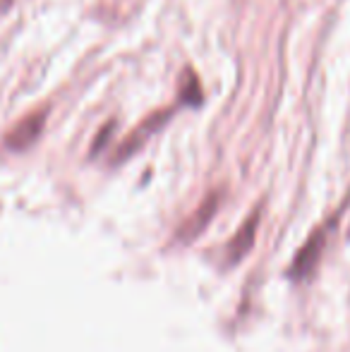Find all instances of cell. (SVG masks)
<instances>
[{"label":"cell","instance_id":"obj_3","mask_svg":"<svg viewBox=\"0 0 350 352\" xmlns=\"http://www.w3.org/2000/svg\"><path fill=\"white\" fill-rule=\"evenodd\" d=\"M46 116L48 111H39V113H32L27 116L24 120H19L12 130L8 132L5 137V146L10 151H27L32 144H36V140L41 137L43 132V125H46Z\"/></svg>","mask_w":350,"mask_h":352},{"label":"cell","instance_id":"obj_2","mask_svg":"<svg viewBox=\"0 0 350 352\" xmlns=\"http://www.w3.org/2000/svg\"><path fill=\"white\" fill-rule=\"evenodd\" d=\"M171 116H173V111L171 108H166V111H159V113H154V116H149L144 122H142L140 127H137L135 132H132L130 137H127L125 142L118 146V151H116V158H113V163H122L125 158H130L132 153H137L142 146L146 144V140H149L151 135H156V132L161 130V127L166 125V122L171 120Z\"/></svg>","mask_w":350,"mask_h":352},{"label":"cell","instance_id":"obj_5","mask_svg":"<svg viewBox=\"0 0 350 352\" xmlns=\"http://www.w3.org/2000/svg\"><path fill=\"white\" fill-rule=\"evenodd\" d=\"M259 216H262V211L254 209L252 216L243 223V228H240V230L235 232L233 240L228 242V254H226V264H228V266L240 264V261H243V256L252 250L254 235H257V228H259Z\"/></svg>","mask_w":350,"mask_h":352},{"label":"cell","instance_id":"obj_1","mask_svg":"<svg viewBox=\"0 0 350 352\" xmlns=\"http://www.w3.org/2000/svg\"><path fill=\"white\" fill-rule=\"evenodd\" d=\"M338 216H341V213H336V216H333L331 221H327V226L317 228V230H314L312 235H309V240L303 245V250H300L298 254H295L293 266H290V271H288L290 278L305 280V278H309V276H312L314 271H317L319 259H322L324 247H327V240H329V230H331V228H336Z\"/></svg>","mask_w":350,"mask_h":352},{"label":"cell","instance_id":"obj_4","mask_svg":"<svg viewBox=\"0 0 350 352\" xmlns=\"http://www.w3.org/2000/svg\"><path fill=\"white\" fill-rule=\"evenodd\" d=\"M219 201H221V195L219 192H211L209 197H206L204 201H201V206L192 213L190 218L185 221V226L180 228V232H177V237H180L182 242H192L195 237H199L201 232H204V228L209 226V221L216 216V211H219Z\"/></svg>","mask_w":350,"mask_h":352},{"label":"cell","instance_id":"obj_9","mask_svg":"<svg viewBox=\"0 0 350 352\" xmlns=\"http://www.w3.org/2000/svg\"><path fill=\"white\" fill-rule=\"evenodd\" d=\"M348 237H350V230H348Z\"/></svg>","mask_w":350,"mask_h":352},{"label":"cell","instance_id":"obj_8","mask_svg":"<svg viewBox=\"0 0 350 352\" xmlns=\"http://www.w3.org/2000/svg\"><path fill=\"white\" fill-rule=\"evenodd\" d=\"M10 5H12V0H0V12H5Z\"/></svg>","mask_w":350,"mask_h":352},{"label":"cell","instance_id":"obj_6","mask_svg":"<svg viewBox=\"0 0 350 352\" xmlns=\"http://www.w3.org/2000/svg\"><path fill=\"white\" fill-rule=\"evenodd\" d=\"M180 101L190 103V106H201V87H199V82H197L195 72H185L182 89H180Z\"/></svg>","mask_w":350,"mask_h":352},{"label":"cell","instance_id":"obj_7","mask_svg":"<svg viewBox=\"0 0 350 352\" xmlns=\"http://www.w3.org/2000/svg\"><path fill=\"white\" fill-rule=\"evenodd\" d=\"M111 130H116V122H108V125L101 130V135H98L96 144H94V146H91V156H96V153L103 148V144H106V140H108V132H111Z\"/></svg>","mask_w":350,"mask_h":352}]
</instances>
